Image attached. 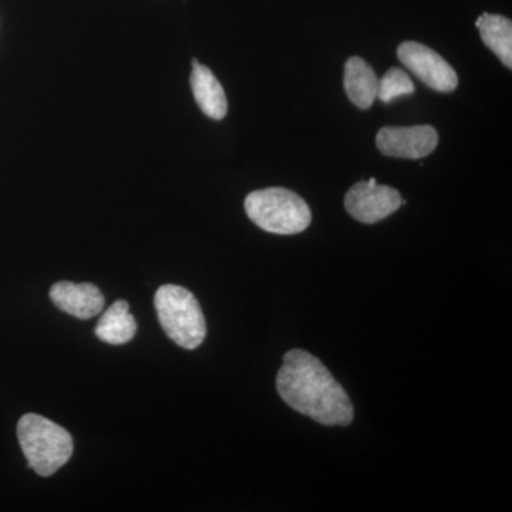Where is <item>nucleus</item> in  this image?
Returning a JSON list of instances; mask_svg holds the SVG:
<instances>
[{"mask_svg": "<svg viewBox=\"0 0 512 512\" xmlns=\"http://www.w3.org/2000/svg\"><path fill=\"white\" fill-rule=\"evenodd\" d=\"M279 396L296 412L325 426H348L353 406L348 393L318 359L295 349L286 353L276 377Z\"/></svg>", "mask_w": 512, "mask_h": 512, "instance_id": "1", "label": "nucleus"}, {"mask_svg": "<svg viewBox=\"0 0 512 512\" xmlns=\"http://www.w3.org/2000/svg\"><path fill=\"white\" fill-rule=\"evenodd\" d=\"M406 201L392 187L377 184L376 178L353 185L345 197V207L355 220L375 224L390 217Z\"/></svg>", "mask_w": 512, "mask_h": 512, "instance_id": "5", "label": "nucleus"}, {"mask_svg": "<svg viewBox=\"0 0 512 512\" xmlns=\"http://www.w3.org/2000/svg\"><path fill=\"white\" fill-rule=\"evenodd\" d=\"M476 26L480 30L484 45L494 53L504 66L512 67V23L501 15L484 13L477 19Z\"/></svg>", "mask_w": 512, "mask_h": 512, "instance_id": "12", "label": "nucleus"}, {"mask_svg": "<svg viewBox=\"0 0 512 512\" xmlns=\"http://www.w3.org/2000/svg\"><path fill=\"white\" fill-rule=\"evenodd\" d=\"M161 328L181 348L197 349L207 336L204 313L194 295L178 285H163L154 296Z\"/></svg>", "mask_w": 512, "mask_h": 512, "instance_id": "4", "label": "nucleus"}, {"mask_svg": "<svg viewBox=\"0 0 512 512\" xmlns=\"http://www.w3.org/2000/svg\"><path fill=\"white\" fill-rule=\"evenodd\" d=\"M50 298L53 303L77 319H92L104 309V296L100 289L93 284H73L62 281L52 286Z\"/></svg>", "mask_w": 512, "mask_h": 512, "instance_id": "8", "label": "nucleus"}, {"mask_svg": "<svg viewBox=\"0 0 512 512\" xmlns=\"http://www.w3.org/2000/svg\"><path fill=\"white\" fill-rule=\"evenodd\" d=\"M18 439L29 468L42 477L57 473L73 456L69 431L55 421L29 413L18 423Z\"/></svg>", "mask_w": 512, "mask_h": 512, "instance_id": "2", "label": "nucleus"}, {"mask_svg": "<svg viewBox=\"0 0 512 512\" xmlns=\"http://www.w3.org/2000/svg\"><path fill=\"white\" fill-rule=\"evenodd\" d=\"M345 90L350 101L362 110L370 109L377 99L379 79L360 57H350L345 64Z\"/></svg>", "mask_w": 512, "mask_h": 512, "instance_id": "10", "label": "nucleus"}, {"mask_svg": "<svg viewBox=\"0 0 512 512\" xmlns=\"http://www.w3.org/2000/svg\"><path fill=\"white\" fill-rule=\"evenodd\" d=\"M191 89L200 109L214 120L227 116L228 101L224 89L217 77L208 67L202 66L197 59H192Z\"/></svg>", "mask_w": 512, "mask_h": 512, "instance_id": "9", "label": "nucleus"}, {"mask_svg": "<svg viewBox=\"0 0 512 512\" xmlns=\"http://www.w3.org/2000/svg\"><path fill=\"white\" fill-rule=\"evenodd\" d=\"M414 93V84L410 79L409 74L403 72L402 69L393 67L389 72L384 74L382 80H379V92L377 97L383 103H390V101L399 99V97L410 96Z\"/></svg>", "mask_w": 512, "mask_h": 512, "instance_id": "13", "label": "nucleus"}, {"mask_svg": "<svg viewBox=\"0 0 512 512\" xmlns=\"http://www.w3.org/2000/svg\"><path fill=\"white\" fill-rule=\"evenodd\" d=\"M397 57L417 79L436 92L451 93L457 89V73L430 47L417 42H404L397 49Z\"/></svg>", "mask_w": 512, "mask_h": 512, "instance_id": "6", "label": "nucleus"}, {"mask_svg": "<svg viewBox=\"0 0 512 512\" xmlns=\"http://www.w3.org/2000/svg\"><path fill=\"white\" fill-rule=\"evenodd\" d=\"M245 211L256 227L271 234H299L312 221L308 204L286 188H265L251 192L245 200Z\"/></svg>", "mask_w": 512, "mask_h": 512, "instance_id": "3", "label": "nucleus"}, {"mask_svg": "<svg viewBox=\"0 0 512 512\" xmlns=\"http://www.w3.org/2000/svg\"><path fill=\"white\" fill-rule=\"evenodd\" d=\"M137 332L136 319L126 301H117L107 309L97 323L96 336L109 345H126Z\"/></svg>", "mask_w": 512, "mask_h": 512, "instance_id": "11", "label": "nucleus"}, {"mask_svg": "<svg viewBox=\"0 0 512 512\" xmlns=\"http://www.w3.org/2000/svg\"><path fill=\"white\" fill-rule=\"evenodd\" d=\"M376 144L384 156L419 160L436 150L439 134L431 126L384 127L377 133Z\"/></svg>", "mask_w": 512, "mask_h": 512, "instance_id": "7", "label": "nucleus"}]
</instances>
